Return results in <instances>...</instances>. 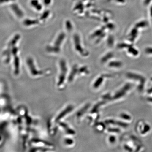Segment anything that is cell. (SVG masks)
<instances>
[{"label": "cell", "instance_id": "obj_1", "mask_svg": "<svg viewBox=\"0 0 152 152\" xmlns=\"http://www.w3.org/2000/svg\"><path fill=\"white\" fill-rule=\"evenodd\" d=\"M26 64L28 66V70L31 77L34 78H37L43 75L44 72L38 70L35 65L32 59L28 58L26 60Z\"/></svg>", "mask_w": 152, "mask_h": 152}, {"label": "cell", "instance_id": "obj_2", "mask_svg": "<svg viewBox=\"0 0 152 152\" xmlns=\"http://www.w3.org/2000/svg\"><path fill=\"white\" fill-rule=\"evenodd\" d=\"M67 77V68L65 63L61 64V71L58 77L57 86L58 88H63L64 86Z\"/></svg>", "mask_w": 152, "mask_h": 152}, {"label": "cell", "instance_id": "obj_3", "mask_svg": "<svg viewBox=\"0 0 152 152\" xmlns=\"http://www.w3.org/2000/svg\"><path fill=\"white\" fill-rule=\"evenodd\" d=\"M74 106L72 105H69L67 106L56 117V119H55V122L58 123L60 121L63 119V118L65 117L67 115H68L70 113H71L72 111L73 110Z\"/></svg>", "mask_w": 152, "mask_h": 152}, {"label": "cell", "instance_id": "obj_4", "mask_svg": "<svg viewBox=\"0 0 152 152\" xmlns=\"http://www.w3.org/2000/svg\"><path fill=\"white\" fill-rule=\"evenodd\" d=\"M131 87L130 84H127L124 86L118 92L116 93L115 94L114 96L113 99H119V98L123 97L124 96L126 93L127 92L128 90L130 89Z\"/></svg>", "mask_w": 152, "mask_h": 152}, {"label": "cell", "instance_id": "obj_5", "mask_svg": "<svg viewBox=\"0 0 152 152\" xmlns=\"http://www.w3.org/2000/svg\"><path fill=\"white\" fill-rule=\"evenodd\" d=\"M127 77L129 78L133 79V80H139L141 82V84L143 85L145 83V79L142 76L140 75H137L132 73H129L127 75Z\"/></svg>", "mask_w": 152, "mask_h": 152}, {"label": "cell", "instance_id": "obj_6", "mask_svg": "<svg viewBox=\"0 0 152 152\" xmlns=\"http://www.w3.org/2000/svg\"><path fill=\"white\" fill-rule=\"evenodd\" d=\"M58 123L60 126L62 128L66 134L69 135H74L75 134V131L72 129V128L70 127L66 123L61 122H59Z\"/></svg>", "mask_w": 152, "mask_h": 152}, {"label": "cell", "instance_id": "obj_7", "mask_svg": "<svg viewBox=\"0 0 152 152\" xmlns=\"http://www.w3.org/2000/svg\"><path fill=\"white\" fill-rule=\"evenodd\" d=\"M90 104H87L85 105L84 107H83L82 108L79 110L77 112V113H76V117H77V119H80L82 117H83L84 114L86 113L87 111L90 107Z\"/></svg>", "mask_w": 152, "mask_h": 152}, {"label": "cell", "instance_id": "obj_8", "mask_svg": "<svg viewBox=\"0 0 152 152\" xmlns=\"http://www.w3.org/2000/svg\"><path fill=\"white\" fill-rule=\"evenodd\" d=\"M104 78L103 76H101L96 79L93 83V88L94 89L99 88L103 83Z\"/></svg>", "mask_w": 152, "mask_h": 152}, {"label": "cell", "instance_id": "obj_9", "mask_svg": "<svg viewBox=\"0 0 152 152\" xmlns=\"http://www.w3.org/2000/svg\"><path fill=\"white\" fill-rule=\"evenodd\" d=\"M11 7L12 10L19 18H22L23 16V12L19 8L17 4H14L12 5Z\"/></svg>", "mask_w": 152, "mask_h": 152}, {"label": "cell", "instance_id": "obj_10", "mask_svg": "<svg viewBox=\"0 0 152 152\" xmlns=\"http://www.w3.org/2000/svg\"><path fill=\"white\" fill-rule=\"evenodd\" d=\"M106 124H109L115 125L116 124L118 126H120L122 127H126L128 126V124L126 123L121 122V121H114L113 120H107L106 121Z\"/></svg>", "mask_w": 152, "mask_h": 152}, {"label": "cell", "instance_id": "obj_11", "mask_svg": "<svg viewBox=\"0 0 152 152\" xmlns=\"http://www.w3.org/2000/svg\"><path fill=\"white\" fill-rule=\"evenodd\" d=\"M121 66V64L119 62H112L110 63V66L111 67H119Z\"/></svg>", "mask_w": 152, "mask_h": 152}, {"label": "cell", "instance_id": "obj_12", "mask_svg": "<svg viewBox=\"0 0 152 152\" xmlns=\"http://www.w3.org/2000/svg\"><path fill=\"white\" fill-rule=\"evenodd\" d=\"M121 116L122 118H123L124 119L126 120H130L131 119V117L129 116V115L127 114L123 113L121 115Z\"/></svg>", "mask_w": 152, "mask_h": 152}, {"label": "cell", "instance_id": "obj_13", "mask_svg": "<svg viewBox=\"0 0 152 152\" xmlns=\"http://www.w3.org/2000/svg\"><path fill=\"white\" fill-rule=\"evenodd\" d=\"M65 142L67 145H71L74 142L71 139H67L65 140Z\"/></svg>", "mask_w": 152, "mask_h": 152}, {"label": "cell", "instance_id": "obj_14", "mask_svg": "<svg viewBox=\"0 0 152 152\" xmlns=\"http://www.w3.org/2000/svg\"><path fill=\"white\" fill-rule=\"evenodd\" d=\"M108 131L109 132H117L118 133L119 132L120 130L118 129H113V128H110V129H109Z\"/></svg>", "mask_w": 152, "mask_h": 152}, {"label": "cell", "instance_id": "obj_15", "mask_svg": "<svg viewBox=\"0 0 152 152\" xmlns=\"http://www.w3.org/2000/svg\"><path fill=\"white\" fill-rule=\"evenodd\" d=\"M109 141L110 143H113L115 141V137L114 136H110L109 137Z\"/></svg>", "mask_w": 152, "mask_h": 152}, {"label": "cell", "instance_id": "obj_16", "mask_svg": "<svg viewBox=\"0 0 152 152\" xmlns=\"http://www.w3.org/2000/svg\"><path fill=\"white\" fill-rule=\"evenodd\" d=\"M14 1L15 0H0V3L8 2L10 1Z\"/></svg>", "mask_w": 152, "mask_h": 152}, {"label": "cell", "instance_id": "obj_17", "mask_svg": "<svg viewBox=\"0 0 152 152\" xmlns=\"http://www.w3.org/2000/svg\"></svg>", "mask_w": 152, "mask_h": 152}]
</instances>
